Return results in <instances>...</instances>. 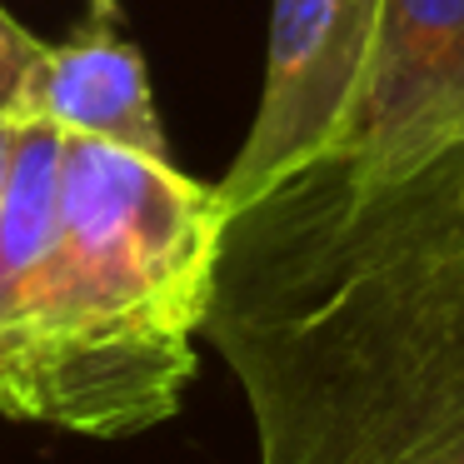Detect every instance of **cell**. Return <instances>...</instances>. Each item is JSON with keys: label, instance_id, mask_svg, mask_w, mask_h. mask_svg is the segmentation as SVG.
<instances>
[{"label": "cell", "instance_id": "cell-1", "mask_svg": "<svg viewBox=\"0 0 464 464\" xmlns=\"http://www.w3.org/2000/svg\"><path fill=\"white\" fill-rule=\"evenodd\" d=\"M200 330L260 464H464V140L320 155L225 210Z\"/></svg>", "mask_w": 464, "mask_h": 464}, {"label": "cell", "instance_id": "cell-5", "mask_svg": "<svg viewBox=\"0 0 464 464\" xmlns=\"http://www.w3.org/2000/svg\"><path fill=\"white\" fill-rule=\"evenodd\" d=\"M111 21L115 11H95V21L75 41L45 45L25 81L21 121H45L61 135H85L170 160L145 61Z\"/></svg>", "mask_w": 464, "mask_h": 464}, {"label": "cell", "instance_id": "cell-4", "mask_svg": "<svg viewBox=\"0 0 464 464\" xmlns=\"http://www.w3.org/2000/svg\"><path fill=\"white\" fill-rule=\"evenodd\" d=\"M464 140V0H384L360 101L334 150L370 165Z\"/></svg>", "mask_w": 464, "mask_h": 464}, {"label": "cell", "instance_id": "cell-9", "mask_svg": "<svg viewBox=\"0 0 464 464\" xmlns=\"http://www.w3.org/2000/svg\"><path fill=\"white\" fill-rule=\"evenodd\" d=\"M95 11H115V5H111V0H95Z\"/></svg>", "mask_w": 464, "mask_h": 464}, {"label": "cell", "instance_id": "cell-2", "mask_svg": "<svg viewBox=\"0 0 464 464\" xmlns=\"http://www.w3.org/2000/svg\"><path fill=\"white\" fill-rule=\"evenodd\" d=\"M225 200L160 155L65 135L61 230L0 330V414L125 440L195 374Z\"/></svg>", "mask_w": 464, "mask_h": 464}, {"label": "cell", "instance_id": "cell-3", "mask_svg": "<svg viewBox=\"0 0 464 464\" xmlns=\"http://www.w3.org/2000/svg\"><path fill=\"white\" fill-rule=\"evenodd\" d=\"M384 0H275L255 125L220 190L225 210L334 150L374 55Z\"/></svg>", "mask_w": 464, "mask_h": 464}, {"label": "cell", "instance_id": "cell-7", "mask_svg": "<svg viewBox=\"0 0 464 464\" xmlns=\"http://www.w3.org/2000/svg\"><path fill=\"white\" fill-rule=\"evenodd\" d=\"M41 51H45L41 35H31L5 5H0V121H21L25 81H31Z\"/></svg>", "mask_w": 464, "mask_h": 464}, {"label": "cell", "instance_id": "cell-8", "mask_svg": "<svg viewBox=\"0 0 464 464\" xmlns=\"http://www.w3.org/2000/svg\"><path fill=\"white\" fill-rule=\"evenodd\" d=\"M15 125H21V121H0V190H5V170H11V150H15Z\"/></svg>", "mask_w": 464, "mask_h": 464}, {"label": "cell", "instance_id": "cell-6", "mask_svg": "<svg viewBox=\"0 0 464 464\" xmlns=\"http://www.w3.org/2000/svg\"><path fill=\"white\" fill-rule=\"evenodd\" d=\"M61 145L65 135L45 121L15 125L11 170L0 190V330L21 314L61 230Z\"/></svg>", "mask_w": 464, "mask_h": 464}]
</instances>
